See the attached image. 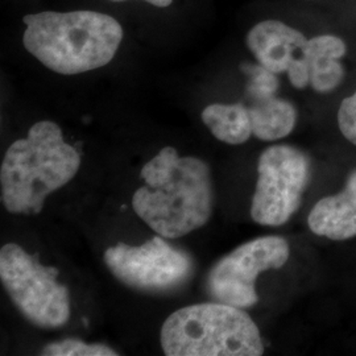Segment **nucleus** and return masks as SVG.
Segmentation results:
<instances>
[{"label":"nucleus","instance_id":"obj_1","mask_svg":"<svg viewBox=\"0 0 356 356\" xmlns=\"http://www.w3.org/2000/svg\"><path fill=\"white\" fill-rule=\"evenodd\" d=\"M145 185L134 193L138 216L165 239H177L204 227L213 214L210 168L197 157H181L165 147L143 166Z\"/></svg>","mask_w":356,"mask_h":356},{"label":"nucleus","instance_id":"obj_2","mask_svg":"<svg viewBox=\"0 0 356 356\" xmlns=\"http://www.w3.org/2000/svg\"><path fill=\"white\" fill-rule=\"evenodd\" d=\"M81 154L51 120L33 124L13 143L0 168L1 204L11 214H40L47 198L76 177Z\"/></svg>","mask_w":356,"mask_h":356},{"label":"nucleus","instance_id":"obj_3","mask_svg":"<svg viewBox=\"0 0 356 356\" xmlns=\"http://www.w3.org/2000/svg\"><path fill=\"white\" fill-rule=\"evenodd\" d=\"M24 24L26 51L63 76L106 66L123 40V28L114 17L95 11L31 13Z\"/></svg>","mask_w":356,"mask_h":356},{"label":"nucleus","instance_id":"obj_4","mask_svg":"<svg viewBox=\"0 0 356 356\" xmlns=\"http://www.w3.org/2000/svg\"><path fill=\"white\" fill-rule=\"evenodd\" d=\"M166 356H260L264 344L252 318L236 306L206 302L186 306L163 323Z\"/></svg>","mask_w":356,"mask_h":356},{"label":"nucleus","instance_id":"obj_5","mask_svg":"<svg viewBox=\"0 0 356 356\" xmlns=\"http://www.w3.org/2000/svg\"><path fill=\"white\" fill-rule=\"evenodd\" d=\"M56 268L45 267L20 245L0 250V280L19 312L41 329L63 327L70 318V294Z\"/></svg>","mask_w":356,"mask_h":356},{"label":"nucleus","instance_id":"obj_6","mask_svg":"<svg viewBox=\"0 0 356 356\" xmlns=\"http://www.w3.org/2000/svg\"><path fill=\"white\" fill-rule=\"evenodd\" d=\"M312 177L310 160L291 145H273L260 154L251 218L257 225H285L300 209Z\"/></svg>","mask_w":356,"mask_h":356},{"label":"nucleus","instance_id":"obj_7","mask_svg":"<svg viewBox=\"0 0 356 356\" xmlns=\"http://www.w3.org/2000/svg\"><path fill=\"white\" fill-rule=\"evenodd\" d=\"M289 254V244L280 236H263L244 243L211 268L207 292L216 302L241 309L256 305V279L266 270L284 267Z\"/></svg>","mask_w":356,"mask_h":356},{"label":"nucleus","instance_id":"obj_8","mask_svg":"<svg viewBox=\"0 0 356 356\" xmlns=\"http://www.w3.org/2000/svg\"><path fill=\"white\" fill-rule=\"evenodd\" d=\"M154 236L140 245L119 243L104 251L103 260L119 281L131 288L164 292L182 285L191 276V256Z\"/></svg>","mask_w":356,"mask_h":356},{"label":"nucleus","instance_id":"obj_9","mask_svg":"<svg viewBox=\"0 0 356 356\" xmlns=\"http://www.w3.org/2000/svg\"><path fill=\"white\" fill-rule=\"evenodd\" d=\"M306 42L298 29L279 20L260 22L247 35V47L257 63L276 74L288 72L293 61L302 56Z\"/></svg>","mask_w":356,"mask_h":356},{"label":"nucleus","instance_id":"obj_10","mask_svg":"<svg viewBox=\"0 0 356 356\" xmlns=\"http://www.w3.org/2000/svg\"><path fill=\"white\" fill-rule=\"evenodd\" d=\"M307 225L312 232L330 241L356 236V169L339 194L319 200L309 214Z\"/></svg>","mask_w":356,"mask_h":356},{"label":"nucleus","instance_id":"obj_11","mask_svg":"<svg viewBox=\"0 0 356 356\" xmlns=\"http://www.w3.org/2000/svg\"><path fill=\"white\" fill-rule=\"evenodd\" d=\"M347 47L342 38L332 35H321L307 40L304 48V58L309 66L310 86L321 94L337 89L344 78L341 58Z\"/></svg>","mask_w":356,"mask_h":356},{"label":"nucleus","instance_id":"obj_12","mask_svg":"<svg viewBox=\"0 0 356 356\" xmlns=\"http://www.w3.org/2000/svg\"><path fill=\"white\" fill-rule=\"evenodd\" d=\"M252 135L263 141L280 140L293 131L297 111L292 103L276 95L250 101Z\"/></svg>","mask_w":356,"mask_h":356},{"label":"nucleus","instance_id":"obj_13","mask_svg":"<svg viewBox=\"0 0 356 356\" xmlns=\"http://www.w3.org/2000/svg\"><path fill=\"white\" fill-rule=\"evenodd\" d=\"M202 122L216 140L231 145L243 144L252 135L250 110L243 103L210 104L202 111Z\"/></svg>","mask_w":356,"mask_h":356},{"label":"nucleus","instance_id":"obj_14","mask_svg":"<svg viewBox=\"0 0 356 356\" xmlns=\"http://www.w3.org/2000/svg\"><path fill=\"white\" fill-rule=\"evenodd\" d=\"M244 73L248 76L247 98L248 101L276 95L279 89L277 74L261 65H244Z\"/></svg>","mask_w":356,"mask_h":356},{"label":"nucleus","instance_id":"obj_15","mask_svg":"<svg viewBox=\"0 0 356 356\" xmlns=\"http://www.w3.org/2000/svg\"><path fill=\"white\" fill-rule=\"evenodd\" d=\"M45 356H116L111 347L104 344L85 343L79 339H63L45 346L41 351Z\"/></svg>","mask_w":356,"mask_h":356},{"label":"nucleus","instance_id":"obj_16","mask_svg":"<svg viewBox=\"0 0 356 356\" xmlns=\"http://www.w3.org/2000/svg\"><path fill=\"white\" fill-rule=\"evenodd\" d=\"M338 126L344 138L356 145V92L341 103Z\"/></svg>","mask_w":356,"mask_h":356},{"label":"nucleus","instance_id":"obj_17","mask_svg":"<svg viewBox=\"0 0 356 356\" xmlns=\"http://www.w3.org/2000/svg\"><path fill=\"white\" fill-rule=\"evenodd\" d=\"M288 78L296 89H305L310 85V73L309 66L306 64L304 56L296 58L288 69Z\"/></svg>","mask_w":356,"mask_h":356},{"label":"nucleus","instance_id":"obj_18","mask_svg":"<svg viewBox=\"0 0 356 356\" xmlns=\"http://www.w3.org/2000/svg\"><path fill=\"white\" fill-rule=\"evenodd\" d=\"M113 1H122V0H113ZM144 1H147L152 6H156V7H160V8H165V7H169L172 4L173 0H144Z\"/></svg>","mask_w":356,"mask_h":356}]
</instances>
